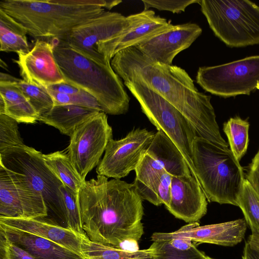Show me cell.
<instances>
[{
  "instance_id": "cell-1",
  "label": "cell",
  "mask_w": 259,
  "mask_h": 259,
  "mask_svg": "<svg viewBox=\"0 0 259 259\" xmlns=\"http://www.w3.org/2000/svg\"><path fill=\"white\" fill-rule=\"evenodd\" d=\"M110 63L123 81L140 82L171 103L190 122L198 136L220 148H228L220 133L211 97L198 90L185 70L155 62L134 47L118 52Z\"/></svg>"
},
{
  "instance_id": "cell-2",
  "label": "cell",
  "mask_w": 259,
  "mask_h": 259,
  "mask_svg": "<svg viewBox=\"0 0 259 259\" xmlns=\"http://www.w3.org/2000/svg\"><path fill=\"white\" fill-rule=\"evenodd\" d=\"M108 179L98 175L78 191L83 229L96 243L119 248L137 244L144 234L143 199L133 183Z\"/></svg>"
},
{
  "instance_id": "cell-3",
  "label": "cell",
  "mask_w": 259,
  "mask_h": 259,
  "mask_svg": "<svg viewBox=\"0 0 259 259\" xmlns=\"http://www.w3.org/2000/svg\"><path fill=\"white\" fill-rule=\"evenodd\" d=\"M106 5L105 0H2L0 10L36 40L51 43L105 11Z\"/></svg>"
},
{
  "instance_id": "cell-4",
  "label": "cell",
  "mask_w": 259,
  "mask_h": 259,
  "mask_svg": "<svg viewBox=\"0 0 259 259\" xmlns=\"http://www.w3.org/2000/svg\"><path fill=\"white\" fill-rule=\"evenodd\" d=\"M51 44L65 81L92 95L106 114L120 115L127 112L130 98L111 63L93 61L58 40Z\"/></svg>"
},
{
  "instance_id": "cell-5",
  "label": "cell",
  "mask_w": 259,
  "mask_h": 259,
  "mask_svg": "<svg viewBox=\"0 0 259 259\" xmlns=\"http://www.w3.org/2000/svg\"><path fill=\"white\" fill-rule=\"evenodd\" d=\"M196 177L209 202L238 206L245 179L244 170L230 149L196 136L192 145Z\"/></svg>"
},
{
  "instance_id": "cell-6",
  "label": "cell",
  "mask_w": 259,
  "mask_h": 259,
  "mask_svg": "<svg viewBox=\"0 0 259 259\" xmlns=\"http://www.w3.org/2000/svg\"><path fill=\"white\" fill-rule=\"evenodd\" d=\"M214 35L231 48L259 45V6L248 0H200Z\"/></svg>"
},
{
  "instance_id": "cell-7",
  "label": "cell",
  "mask_w": 259,
  "mask_h": 259,
  "mask_svg": "<svg viewBox=\"0 0 259 259\" xmlns=\"http://www.w3.org/2000/svg\"><path fill=\"white\" fill-rule=\"evenodd\" d=\"M124 84L157 131L165 134L179 148L196 177L192 157L193 143L197 135L190 122L171 103L140 82L125 80Z\"/></svg>"
},
{
  "instance_id": "cell-8",
  "label": "cell",
  "mask_w": 259,
  "mask_h": 259,
  "mask_svg": "<svg viewBox=\"0 0 259 259\" xmlns=\"http://www.w3.org/2000/svg\"><path fill=\"white\" fill-rule=\"evenodd\" d=\"M43 154L24 145L0 153V165L43 197L49 211L64 221L63 183L46 164Z\"/></svg>"
},
{
  "instance_id": "cell-9",
  "label": "cell",
  "mask_w": 259,
  "mask_h": 259,
  "mask_svg": "<svg viewBox=\"0 0 259 259\" xmlns=\"http://www.w3.org/2000/svg\"><path fill=\"white\" fill-rule=\"evenodd\" d=\"M135 19V14L125 17L105 11L76 26L58 40L93 61L110 64L105 58L109 44L126 32Z\"/></svg>"
},
{
  "instance_id": "cell-10",
  "label": "cell",
  "mask_w": 259,
  "mask_h": 259,
  "mask_svg": "<svg viewBox=\"0 0 259 259\" xmlns=\"http://www.w3.org/2000/svg\"><path fill=\"white\" fill-rule=\"evenodd\" d=\"M197 83L205 91L224 98L249 95L259 90V55L199 68Z\"/></svg>"
},
{
  "instance_id": "cell-11",
  "label": "cell",
  "mask_w": 259,
  "mask_h": 259,
  "mask_svg": "<svg viewBox=\"0 0 259 259\" xmlns=\"http://www.w3.org/2000/svg\"><path fill=\"white\" fill-rule=\"evenodd\" d=\"M67 147L73 165L83 181L88 174L99 164L112 129L106 114L99 112L78 125L70 137Z\"/></svg>"
},
{
  "instance_id": "cell-12",
  "label": "cell",
  "mask_w": 259,
  "mask_h": 259,
  "mask_svg": "<svg viewBox=\"0 0 259 259\" xmlns=\"http://www.w3.org/2000/svg\"><path fill=\"white\" fill-rule=\"evenodd\" d=\"M154 133L138 128L119 140L111 139L96 168L98 175L120 180L135 170L149 147Z\"/></svg>"
},
{
  "instance_id": "cell-13",
  "label": "cell",
  "mask_w": 259,
  "mask_h": 259,
  "mask_svg": "<svg viewBox=\"0 0 259 259\" xmlns=\"http://www.w3.org/2000/svg\"><path fill=\"white\" fill-rule=\"evenodd\" d=\"M48 215L42 196L0 165V217L38 219Z\"/></svg>"
},
{
  "instance_id": "cell-14",
  "label": "cell",
  "mask_w": 259,
  "mask_h": 259,
  "mask_svg": "<svg viewBox=\"0 0 259 259\" xmlns=\"http://www.w3.org/2000/svg\"><path fill=\"white\" fill-rule=\"evenodd\" d=\"M245 219L199 226L197 222L189 223L170 233L155 232L151 236L153 242H163L178 237L190 239L197 244L208 243L233 246L244 238L247 226Z\"/></svg>"
},
{
  "instance_id": "cell-15",
  "label": "cell",
  "mask_w": 259,
  "mask_h": 259,
  "mask_svg": "<svg viewBox=\"0 0 259 259\" xmlns=\"http://www.w3.org/2000/svg\"><path fill=\"white\" fill-rule=\"evenodd\" d=\"M201 33L202 29L195 23L173 25L134 47L155 62L171 65L174 58L188 48Z\"/></svg>"
},
{
  "instance_id": "cell-16",
  "label": "cell",
  "mask_w": 259,
  "mask_h": 259,
  "mask_svg": "<svg viewBox=\"0 0 259 259\" xmlns=\"http://www.w3.org/2000/svg\"><path fill=\"white\" fill-rule=\"evenodd\" d=\"M175 218L186 223L198 222L207 210V200L196 177L192 174L172 176L169 206Z\"/></svg>"
},
{
  "instance_id": "cell-17",
  "label": "cell",
  "mask_w": 259,
  "mask_h": 259,
  "mask_svg": "<svg viewBox=\"0 0 259 259\" xmlns=\"http://www.w3.org/2000/svg\"><path fill=\"white\" fill-rule=\"evenodd\" d=\"M18 55L14 62L24 80L46 87L65 81L55 58L52 44L37 40L29 53Z\"/></svg>"
},
{
  "instance_id": "cell-18",
  "label": "cell",
  "mask_w": 259,
  "mask_h": 259,
  "mask_svg": "<svg viewBox=\"0 0 259 259\" xmlns=\"http://www.w3.org/2000/svg\"><path fill=\"white\" fill-rule=\"evenodd\" d=\"M133 183L142 199L156 206L169 204L172 176L165 169L163 163L145 153L135 169Z\"/></svg>"
},
{
  "instance_id": "cell-19",
  "label": "cell",
  "mask_w": 259,
  "mask_h": 259,
  "mask_svg": "<svg viewBox=\"0 0 259 259\" xmlns=\"http://www.w3.org/2000/svg\"><path fill=\"white\" fill-rule=\"evenodd\" d=\"M174 25L166 19L156 16L154 11L148 10L135 14V19L130 28L122 35L109 44L105 54L107 61L118 52L135 47L141 42L171 28Z\"/></svg>"
},
{
  "instance_id": "cell-20",
  "label": "cell",
  "mask_w": 259,
  "mask_h": 259,
  "mask_svg": "<svg viewBox=\"0 0 259 259\" xmlns=\"http://www.w3.org/2000/svg\"><path fill=\"white\" fill-rule=\"evenodd\" d=\"M0 224L56 242L80 255L81 236L67 227L34 219L0 217Z\"/></svg>"
},
{
  "instance_id": "cell-21",
  "label": "cell",
  "mask_w": 259,
  "mask_h": 259,
  "mask_svg": "<svg viewBox=\"0 0 259 259\" xmlns=\"http://www.w3.org/2000/svg\"><path fill=\"white\" fill-rule=\"evenodd\" d=\"M0 233L28 252L35 259H85L50 240L0 224Z\"/></svg>"
},
{
  "instance_id": "cell-22",
  "label": "cell",
  "mask_w": 259,
  "mask_h": 259,
  "mask_svg": "<svg viewBox=\"0 0 259 259\" xmlns=\"http://www.w3.org/2000/svg\"><path fill=\"white\" fill-rule=\"evenodd\" d=\"M99 112L97 109L74 105H54L39 120L70 137L75 128Z\"/></svg>"
},
{
  "instance_id": "cell-23",
  "label": "cell",
  "mask_w": 259,
  "mask_h": 259,
  "mask_svg": "<svg viewBox=\"0 0 259 259\" xmlns=\"http://www.w3.org/2000/svg\"><path fill=\"white\" fill-rule=\"evenodd\" d=\"M146 153L161 161L165 169L172 177L192 174L179 148L160 131L155 133Z\"/></svg>"
},
{
  "instance_id": "cell-24",
  "label": "cell",
  "mask_w": 259,
  "mask_h": 259,
  "mask_svg": "<svg viewBox=\"0 0 259 259\" xmlns=\"http://www.w3.org/2000/svg\"><path fill=\"white\" fill-rule=\"evenodd\" d=\"M81 253L85 259H160L155 242L145 249L130 250L81 238Z\"/></svg>"
},
{
  "instance_id": "cell-25",
  "label": "cell",
  "mask_w": 259,
  "mask_h": 259,
  "mask_svg": "<svg viewBox=\"0 0 259 259\" xmlns=\"http://www.w3.org/2000/svg\"><path fill=\"white\" fill-rule=\"evenodd\" d=\"M0 95L6 103L5 114L18 123H34L39 116L14 83H0Z\"/></svg>"
},
{
  "instance_id": "cell-26",
  "label": "cell",
  "mask_w": 259,
  "mask_h": 259,
  "mask_svg": "<svg viewBox=\"0 0 259 259\" xmlns=\"http://www.w3.org/2000/svg\"><path fill=\"white\" fill-rule=\"evenodd\" d=\"M26 29L3 10H0V50L25 54L29 52Z\"/></svg>"
},
{
  "instance_id": "cell-27",
  "label": "cell",
  "mask_w": 259,
  "mask_h": 259,
  "mask_svg": "<svg viewBox=\"0 0 259 259\" xmlns=\"http://www.w3.org/2000/svg\"><path fill=\"white\" fill-rule=\"evenodd\" d=\"M44 160L63 185L78 194L83 181L73 165L67 153L56 151L43 154Z\"/></svg>"
},
{
  "instance_id": "cell-28",
  "label": "cell",
  "mask_w": 259,
  "mask_h": 259,
  "mask_svg": "<svg viewBox=\"0 0 259 259\" xmlns=\"http://www.w3.org/2000/svg\"><path fill=\"white\" fill-rule=\"evenodd\" d=\"M249 123L238 116L230 118L223 124L230 149L239 161L246 153L249 142Z\"/></svg>"
},
{
  "instance_id": "cell-29",
  "label": "cell",
  "mask_w": 259,
  "mask_h": 259,
  "mask_svg": "<svg viewBox=\"0 0 259 259\" xmlns=\"http://www.w3.org/2000/svg\"><path fill=\"white\" fill-rule=\"evenodd\" d=\"M251 235L259 237V196L245 179L237 200Z\"/></svg>"
},
{
  "instance_id": "cell-30",
  "label": "cell",
  "mask_w": 259,
  "mask_h": 259,
  "mask_svg": "<svg viewBox=\"0 0 259 259\" xmlns=\"http://www.w3.org/2000/svg\"><path fill=\"white\" fill-rule=\"evenodd\" d=\"M26 97L39 117L54 106V100L47 87L18 78L14 82Z\"/></svg>"
},
{
  "instance_id": "cell-31",
  "label": "cell",
  "mask_w": 259,
  "mask_h": 259,
  "mask_svg": "<svg viewBox=\"0 0 259 259\" xmlns=\"http://www.w3.org/2000/svg\"><path fill=\"white\" fill-rule=\"evenodd\" d=\"M64 208V221L67 228L82 238L88 237L84 231L79 209L78 194L64 185L60 187Z\"/></svg>"
},
{
  "instance_id": "cell-32",
  "label": "cell",
  "mask_w": 259,
  "mask_h": 259,
  "mask_svg": "<svg viewBox=\"0 0 259 259\" xmlns=\"http://www.w3.org/2000/svg\"><path fill=\"white\" fill-rule=\"evenodd\" d=\"M18 124L9 115L0 114V153L25 145L19 132Z\"/></svg>"
},
{
  "instance_id": "cell-33",
  "label": "cell",
  "mask_w": 259,
  "mask_h": 259,
  "mask_svg": "<svg viewBox=\"0 0 259 259\" xmlns=\"http://www.w3.org/2000/svg\"><path fill=\"white\" fill-rule=\"evenodd\" d=\"M48 90L54 100V105H74L102 111L96 98L86 91L80 94L75 95L59 93L49 89Z\"/></svg>"
},
{
  "instance_id": "cell-34",
  "label": "cell",
  "mask_w": 259,
  "mask_h": 259,
  "mask_svg": "<svg viewBox=\"0 0 259 259\" xmlns=\"http://www.w3.org/2000/svg\"><path fill=\"white\" fill-rule=\"evenodd\" d=\"M144 4V11L148 10L150 8H155L160 11H168L173 13L185 12L189 5L199 3L200 0H142Z\"/></svg>"
},
{
  "instance_id": "cell-35",
  "label": "cell",
  "mask_w": 259,
  "mask_h": 259,
  "mask_svg": "<svg viewBox=\"0 0 259 259\" xmlns=\"http://www.w3.org/2000/svg\"><path fill=\"white\" fill-rule=\"evenodd\" d=\"M155 242L160 259H200L202 251L196 245L190 250L180 251L170 246L166 241Z\"/></svg>"
},
{
  "instance_id": "cell-36",
  "label": "cell",
  "mask_w": 259,
  "mask_h": 259,
  "mask_svg": "<svg viewBox=\"0 0 259 259\" xmlns=\"http://www.w3.org/2000/svg\"><path fill=\"white\" fill-rule=\"evenodd\" d=\"M0 259H35L31 254L0 233Z\"/></svg>"
},
{
  "instance_id": "cell-37",
  "label": "cell",
  "mask_w": 259,
  "mask_h": 259,
  "mask_svg": "<svg viewBox=\"0 0 259 259\" xmlns=\"http://www.w3.org/2000/svg\"><path fill=\"white\" fill-rule=\"evenodd\" d=\"M245 177L259 196V148L247 166Z\"/></svg>"
},
{
  "instance_id": "cell-38",
  "label": "cell",
  "mask_w": 259,
  "mask_h": 259,
  "mask_svg": "<svg viewBox=\"0 0 259 259\" xmlns=\"http://www.w3.org/2000/svg\"><path fill=\"white\" fill-rule=\"evenodd\" d=\"M169 245L173 248L180 251H187L192 248L196 243L190 239L184 237H178L166 241Z\"/></svg>"
},
{
  "instance_id": "cell-39",
  "label": "cell",
  "mask_w": 259,
  "mask_h": 259,
  "mask_svg": "<svg viewBox=\"0 0 259 259\" xmlns=\"http://www.w3.org/2000/svg\"><path fill=\"white\" fill-rule=\"evenodd\" d=\"M242 257V259H259V251L250 246L246 241Z\"/></svg>"
},
{
  "instance_id": "cell-40",
  "label": "cell",
  "mask_w": 259,
  "mask_h": 259,
  "mask_svg": "<svg viewBox=\"0 0 259 259\" xmlns=\"http://www.w3.org/2000/svg\"><path fill=\"white\" fill-rule=\"evenodd\" d=\"M246 242L250 246L259 251V237L251 234Z\"/></svg>"
},
{
  "instance_id": "cell-41",
  "label": "cell",
  "mask_w": 259,
  "mask_h": 259,
  "mask_svg": "<svg viewBox=\"0 0 259 259\" xmlns=\"http://www.w3.org/2000/svg\"><path fill=\"white\" fill-rule=\"evenodd\" d=\"M122 1L120 0L106 1V5L105 8L108 10H110L114 7L119 4Z\"/></svg>"
},
{
  "instance_id": "cell-42",
  "label": "cell",
  "mask_w": 259,
  "mask_h": 259,
  "mask_svg": "<svg viewBox=\"0 0 259 259\" xmlns=\"http://www.w3.org/2000/svg\"><path fill=\"white\" fill-rule=\"evenodd\" d=\"M6 103L2 96L0 95V114H5Z\"/></svg>"
},
{
  "instance_id": "cell-43",
  "label": "cell",
  "mask_w": 259,
  "mask_h": 259,
  "mask_svg": "<svg viewBox=\"0 0 259 259\" xmlns=\"http://www.w3.org/2000/svg\"><path fill=\"white\" fill-rule=\"evenodd\" d=\"M200 259H214L206 255L203 251L201 252Z\"/></svg>"
}]
</instances>
